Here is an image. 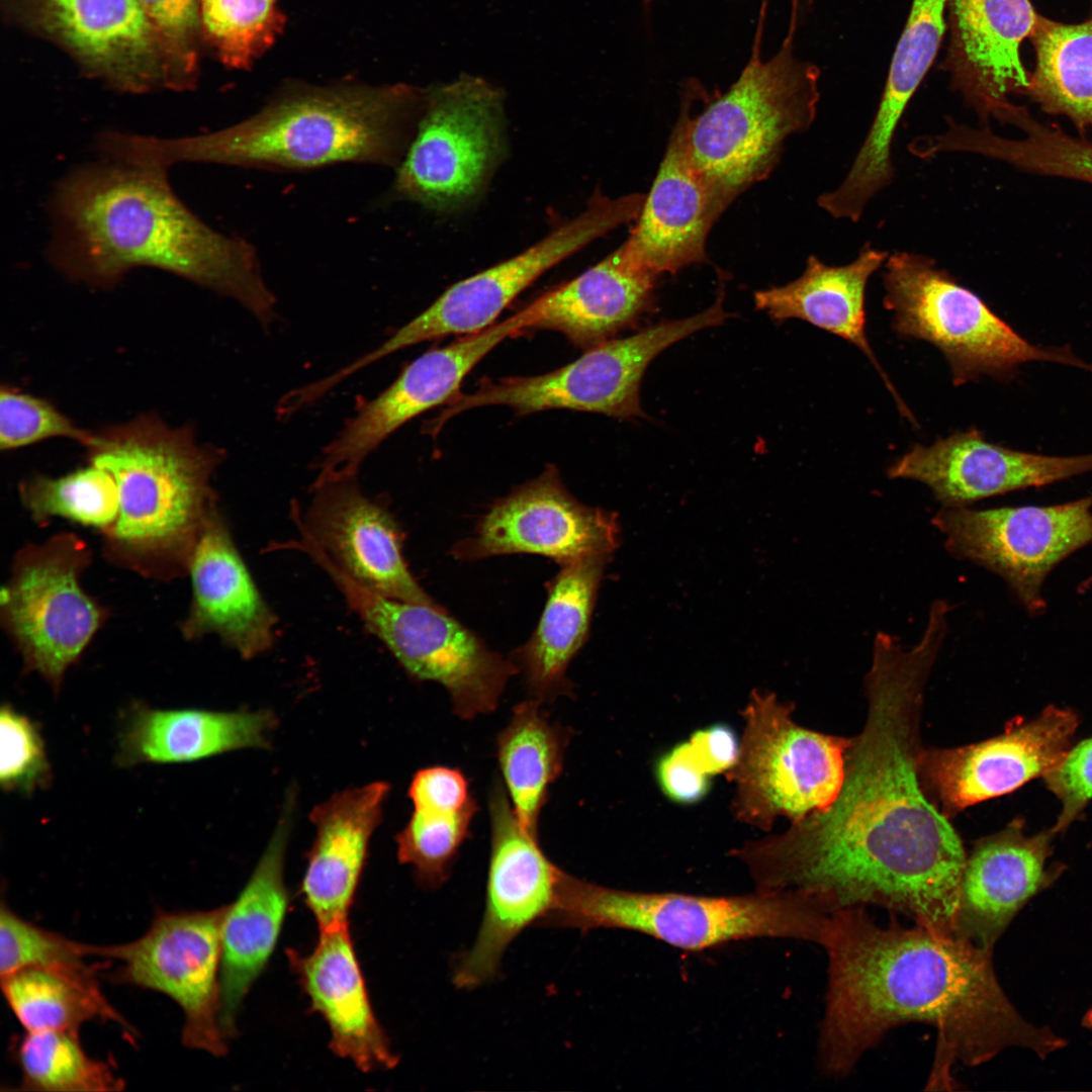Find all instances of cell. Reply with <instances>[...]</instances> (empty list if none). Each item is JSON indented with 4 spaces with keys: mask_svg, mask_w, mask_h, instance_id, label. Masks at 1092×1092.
I'll return each instance as SVG.
<instances>
[{
    "mask_svg": "<svg viewBox=\"0 0 1092 1092\" xmlns=\"http://www.w3.org/2000/svg\"><path fill=\"white\" fill-rule=\"evenodd\" d=\"M942 642L933 628L910 648L876 634L867 718L850 738L837 796L785 832L732 851L755 890L800 893L830 913L880 906L956 934L968 853L918 774L925 685Z\"/></svg>",
    "mask_w": 1092,
    "mask_h": 1092,
    "instance_id": "1",
    "label": "cell"
},
{
    "mask_svg": "<svg viewBox=\"0 0 1092 1092\" xmlns=\"http://www.w3.org/2000/svg\"><path fill=\"white\" fill-rule=\"evenodd\" d=\"M828 957L818 1059L829 1076L848 1075L893 1028L936 1030L928 1088H948L950 1068L982 1065L1009 1048L1041 1059L1067 1041L1026 1021L997 979L992 950L957 935L895 920L876 922L866 907L830 914L821 944Z\"/></svg>",
    "mask_w": 1092,
    "mask_h": 1092,
    "instance_id": "2",
    "label": "cell"
},
{
    "mask_svg": "<svg viewBox=\"0 0 1092 1092\" xmlns=\"http://www.w3.org/2000/svg\"><path fill=\"white\" fill-rule=\"evenodd\" d=\"M50 214L49 259L75 282L113 287L152 267L237 300L265 328L276 318L255 249L196 216L166 170L110 160L81 166L58 182Z\"/></svg>",
    "mask_w": 1092,
    "mask_h": 1092,
    "instance_id": "3",
    "label": "cell"
},
{
    "mask_svg": "<svg viewBox=\"0 0 1092 1092\" xmlns=\"http://www.w3.org/2000/svg\"><path fill=\"white\" fill-rule=\"evenodd\" d=\"M424 95L406 85L302 89L213 132L170 139L125 132L118 154L127 163L163 170L190 162L275 169L393 165Z\"/></svg>",
    "mask_w": 1092,
    "mask_h": 1092,
    "instance_id": "4",
    "label": "cell"
},
{
    "mask_svg": "<svg viewBox=\"0 0 1092 1092\" xmlns=\"http://www.w3.org/2000/svg\"><path fill=\"white\" fill-rule=\"evenodd\" d=\"M88 461L108 470L119 493L115 523L102 535L111 563L168 581L187 574L203 527L218 507L211 484L225 452L193 429L142 415L97 433Z\"/></svg>",
    "mask_w": 1092,
    "mask_h": 1092,
    "instance_id": "5",
    "label": "cell"
},
{
    "mask_svg": "<svg viewBox=\"0 0 1092 1092\" xmlns=\"http://www.w3.org/2000/svg\"><path fill=\"white\" fill-rule=\"evenodd\" d=\"M831 913L795 892L706 896L636 892L564 875L544 925L581 932L599 928L642 933L670 946L700 951L753 938L821 943Z\"/></svg>",
    "mask_w": 1092,
    "mask_h": 1092,
    "instance_id": "6",
    "label": "cell"
},
{
    "mask_svg": "<svg viewBox=\"0 0 1092 1092\" xmlns=\"http://www.w3.org/2000/svg\"><path fill=\"white\" fill-rule=\"evenodd\" d=\"M795 27L770 59L762 60L754 48L727 91L710 96L705 90L703 110L691 109L693 163L725 209L770 174L789 136L815 120L820 70L796 56Z\"/></svg>",
    "mask_w": 1092,
    "mask_h": 1092,
    "instance_id": "7",
    "label": "cell"
},
{
    "mask_svg": "<svg viewBox=\"0 0 1092 1092\" xmlns=\"http://www.w3.org/2000/svg\"><path fill=\"white\" fill-rule=\"evenodd\" d=\"M883 272L884 305L902 337L926 341L947 360L953 383L1010 376L1021 364L1050 361L1092 371L1067 348L1030 344L972 290L929 256L889 254Z\"/></svg>",
    "mask_w": 1092,
    "mask_h": 1092,
    "instance_id": "8",
    "label": "cell"
},
{
    "mask_svg": "<svg viewBox=\"0 0 1092 1092\" xmlns=\"http://www.w3.org/2000/svg\"><path fill=\"white\" fill-rule=\"evenodd\" d=\"M724 292L713 305L680 320H662L623 338L585 350L576 360L548 373L483 379L471 393H458L433 421L439 430L454 416L479 406L507 405L518 415L553 408L603 414L621 420L646 418L640 403V384L649 363L674 343L710 327L729 313Z\"/></svg>",
    "mask_w": 1092,
    "mask_h": 1092,
    "instance_id": "9",
    "label": "cell"
},
{
    "mask_svg": "<svg viewBox=\"0 0 1092 1092\" xmlns=\"http://www.w3.org/2000/svg\"><path fill=\"white\" fill-rule=\"evenodd\" d=\"M334 581L367 631L381 641L405 672L435 681L448 693L462 719L493 712L511 676V659L492 651L442 606L410 603L375 594L347 577L323 555L310 554Z\"/></svg>",
    "mask_w": 1092,
    "mask_h": 1092,
    "instance_id": "10",
    "label": "cell"
},
{
    "mask_svg": "<svg viewBox=\"0 0 1092 1092\" xmlns=\"http://www.w3.org/2000/svg\"><path fill=\"white\" fill-rule=\"evenodd\" d=\"M91 561L82 538L59 533L17 551L0 592L1 624L24 671L37 673L55 694L109 617L81 585Z\"/></svg>",
    "mask_w": 1092,
    "mask_h": 1092,
    "instance_id": "11",
    "label": "cell"
},
{
    "mask_svg": "<svg viewBox=\"0 0 1092 1092\" xmlns=\"http://www.w3.org/2000/svg\"><path fill=\"white\" fill-rule=\"evenodd\" d=\"M794 706L753 691L742 711L744 732L736 765L732 810L743 823L769 830L778 817L792 822L826 808L845 772L850 738L798 725Z\"/></svg>",
    "mask_w": 1092,
    "mask_h": 1092,
    "instance_id": "12",
    "label": "cell"
},
{
    "mask_svg": "<svg viewBox=\"0 0 1092 1092\" xmlns=\"http://www.w3.org/2000/svg\"><path fill=\"white\" fill-rule=\"evenodd\" d=\"M645 194L612 198L599 190L586 207L523 252L450 286L429 307L391 334L376 349L336 372L343 381L359 370L410 346L450 335L479 333L536 279L593 241L636 220Z\"/></svg>",
    "mask_w": 1092,
    "mask_h": 1092,
    "instance_id": "13",
    "label": "cell"
},
{
    "mask_svg": "<svg viewBox=\"0 0 1092 1092\" xmlns=\"http://www.w3.org/2000/svg\"><path fill=\"white\" fill-rule=\"evenodd\" d=\"M417 134L393 183L397 196L435 211H449L480 191L504 148V95L478 77L425 93Z\"/></svg>",
    "mask_w": 1092,
    "mask_h": 1092,
    "instance_id": "14",
    "label": "cell"
},
{
    "mask_svg": "<svg viewBox=\"0 0 1092 1092\" xmlns=\"http://www.w3.org/2000/svg\"><path fill=\"white\" fill-rule=\"evenodd\" d=\"M226 906L158 913L140 938L91 945L89 956L120 963L116 979L171 998L182 1010L185 1046L220 1057L228 1051L219 1023L220 935Z\"/></svg>",
    "mask_w": 1092,
    "mask_h": 1092,
    "instance_id": "15",
    "label": "cell"
},
{
    "mask_svg": "<svg viewBox=\"0 0 1092 1092\" xmlns=\"http://www.w3.org/2000/svg\"><path fill=\"white\" fill-rule=\"evenodd\" d=\"M1091 509L1092 495L1046 507H942L931 523L948 553L1000 575L1023 606L1037 613L1045 608L1046 575L1092 542Z\"/></svg>",
    "mask_w": 1092,
    "mask_h": 1092,
    "instance_id": "16",
    "label": "cell"
},
{
    "mask_svg": "<svg viewBox=\"0 0 1092 1092\" xmlns=\"http://www.w3.org/2000/svg\"><path fill=\"white\" fill-rule=\"evenodd\" d=\"M490 854L483 917L471 947L454 967L453 983L471 990L491 979L512 941L543 924L552 912L563 872L548 858L538 837L520 824L503 785L489 798Z\"/></svg>",
    "mask_w": 1092,
    "mask_h": 1092,
    "instance_id": "17",
    "label": "cell"
},
{
    "mask_svg": "<svg viewBox=\"0 0 1092 1092\" xmlns=\"http://www.w3.org/2000/svg\"><path fill=\"white\" fill-rule=\"evenodd\" d=\"M530 322L524 307L502 323L417 357L387 388L363 401L324 447L314 481L357 477L363 461L386 438L412 419L453 399L470 371L507 338L528 330Z\"/></svg>",
    "mask_w": 1092,
    "mask_h": 1092,
    "instance_id": "18",
    "label": "cell"
},
{
    "mask_svg": "<svg viewBox=\"0 0 1092 1092\" xmlns=\"http://www.w3.org/2000/svg\"><path fill=\"white\" fill-rule=\"evenodd\" d=\"M15 23L62 48L88 76L126 93L166 89L157 35L139 0H4Z\"/></svg>",
    "mask_w": 1092,
    "mask_h": 1092,
    "instance_id": "19",
    "label": "cell"
},
{
    "mask_svg": "<svg viewBox=\"0 0 1092 1092\" xmlns=\"http://www.w3.org/2000/svg\"><path fill=\"white\" fill-rule=\"evenodd\" d=\"M1079 725L1076 712L1046 707L1031 720L1011 721L997 736L951 748H921V785L948 819L975 804L1012 793L1044 777L1064 759Z\"/></svg>",
    "mask_w": 1092,
    "mask_h": 1092,
    "instance_id": "20",
    "label": "cell"
},
{
    "mask_svg": "<svg viewBox=\"0 0 1092 1092\" xmlns=\"http://www.w3.org/2000/svg\"><path fill=\"white\" fill-rule=\"evenodd\" d=\"M620 536L614 512L580 503L567 490L558 469L548 465L496 500L474 533L453 545L451 554L471 561L529 553L563 565L587 556H612Z\"/></svg>",
    "mask_w": 1092,
    "mask_h": 1092,
    "instance_id": "21",
    "label": "cell"
},
{
    "mask_svg": "<svg viewBox=\"0 0 1092 1092\" xmlns=\"http://www.w3.org/2000/svg\"><path fill=\"white\" fill-rule=\"evenodd\" d=\"M298 542L322 554L357 584L381 596L439 606L403 556V533L387 506L365 494L356 477L312 483L306 510L292 505Z\"/></svg>",
    "mask_w": 1092,
    "mask_h": 1092,
    "instance_id": "22",
    "label": "cell"
},
{
    "mask_svg": "<svg viewBox=\"0 0 1092 1092\" xmlns=\"http://www.w3.org/2000/svg\"><path fill=\"white\" fill-rule=\"evenodd\" d=\"M946 13L949 38L940 69L983 126L1000 121L1014 104L1009 97L1027 93L1030 73L1020 49L1040 15L1030 0H946Z\"/></svg>",
    "mask_w": 1092,
    "mask_h": 1092,
    "instance_id": "23",
    "label": "cell"
},
{
    "mask_svg": "<svg viewBox=\"0 0 1092 1092\" xmlns=\"http://www.w3.org/2000/svg\"><path fill=\"white\" fill-rule=\"evenodd\" d=\"M682 89L678 119L658 172L623 243L656 276L706 261L707 237L725 210L693 163L688 139L693 95L688 85Z\"/></svg>",
    "mask_w": 1092,
    "mask_h": 1092,
    "instance_id": "24",
    "label": "cell"
},
{
    "mask_svg": "<svg viewBox=\"0 0 1092 1092\" xmlns=\"http://www.w3.org/2000/svg\"><path fill=\"white\" fill-rule=\"evenodd\" d=\"M1088 471H1092V454L1060 457L1017 451L991 443L970 429L929 446H913L889 467L888 476L927 485L942 507H967Z\"/></svg>",
    "mask_w": 1092,
    "mask_h": 1092,
    "instance_id": "25",
    "label": "cell"
},
{
    "mask_svg": "<svg viewBox=\"0 0 1092 1092\" xmlns=\"http://www.w3.org/2000/svg\"><path fill=\"white\" fill-rule=\"evenodd\" d=\"M187 574L192 600L180 631L186 640L218 637L244 659L269 651L277 618L259 589L219 507L208 517Z\"/></svg>",
    "mask_w": 1092,
    "mask_h": 1092,
    "instance_id": "26",
    "label": "cell"
},
{
    "mask_svg": "<svg viewBox=\"0 0 1092 1092\" xmlns=\"http://www.w3.org/2000/svg\"><path fill=\"white\" fill-rule=\"evenodd\" d=\"M1051 829L1028 835L1014 819L1004 829L978 840L962 874L956 935L993 950L1021 908L1048 889L1063 866L1051 864Z\"/></svg>",
    "mask_w": 1092,
    "mask_h": 1092,
    "instance_id": "27",
    "label": "cell"
},
{
    "mask_svg": "<svg viewBox=\"0 0 1092 1092\" xmlns=\"http://www.w3.org/2000/svg\"><path fill=\"white\" fill-rule=\"evenodd\" d=\"M287 957L312 1009L330 1028L332 1052L365 1073L394 1068L398 1058L370 1005L349 923L320 930L309 954L288 949Z\"/></svg>",
    "mask_w": 1092,
    "mask_h": 1092,
    "instance_id": "28",
    "label": "cell"
},
{
    "mask_svg": "<svg viewBox=\"0 0 1092 1092\" xmlns=\"http://www.w3.org/2000/svg\"><path fill=\"white\" fill-rule=\"evenodd\" d=\"M291 801L247 885L226 905L220 935L219 1023L228 1039L240 1006L276 945L288 905L284 855Z\"/></svg>",
    "mask_w": 1092,
    "mask_h": 1092,
    "instance_id": "29",
    "label": "cell"
},
{
    "mask_svg": "<svg viewBox=\"0 0 1092 1092\" xmlns=\"http://www.w3.org/2000/svg\"><path fill=\"white\" fill-rule=\"evenodd\" d=\"M657 277L641 267L622 244L526 306L529 330L558 332L574 346L590 349L612 340L653 308Z\"/></svg>",
    "mask_w": 1092,
    "mask_h": 1092,
    "instance_id": "30",
    "label": "cell"
},
{
    "mask_svg": "<svg viewBox=\"0 0 1092 1092\" xmlns=\"http://www.w3.org/2000/svg\"><path fill=\"white\" fill-rule=\"evenodd\" d=\"M388 793L387 783L374 782L337 793L311 811L315 839L301 892L320 930L349 923L370 837Z\"/></svg>",
    "mask_w": 1092,
    "mask_h": 1092,
    "instance_id": "31",
    "label": "cell"
},
{
    "mask_svg": "<svg viewBox=\"0 0 1092 1092\" xmlns=\"http://www.w3.org/2000/svg\"><path fill=\"white\" fill-rule=\"evenodd\" d=\"M277 719L271 711L158 709L132 704L118 732L115 761L182 763L243 748H267Z\"/></svg>",
    "mask_w": 1092,
    "mask_h": 1092,
    "instance_id": "32",
    "label": "cell"
},
{
    "mask_svg": "<svg viewBox=\"0 0 1092 1092\" xmlns=\"http://www.w3.org/2000/svg\"><path fill=\"white\" fill-rule=\"evenodd\" d=\"M888 256L887 251L870 243L861 247L854 260L844 265H828L811 255L799 278L783 286L756 291L754 303L774 321L799 318L856 346L882 375L899 408L906 413L907 408L883 372L866 332L867 286Z\"/></svg>",
    "mask_w": 1092,
    "mask_h": 1092,
    "instance_id": "33",
    "label": "cell"
},
{
    "mask_svg": "<svg viewBox=\"0 0 1092 1092\" xmlns=\"http://www.w3.org/2000/svg\"><path fill=\"white\" fill-rule=\"evenodd\" d=\"M610 558L594 555L560 565V571L548 582L540 620L528 641L511 657L532 699L543 704L572 694L566 671L588 638L598 590Z\"/></svg>",
    "mask_w": 1092,
    "mask_h": 1092,
    "instance_id": "34",
    "label": "cell"
},
{
    "mask_svg": "<svg viewBox=\"0 0 1092 1092\" xmlns=\"http://www.w3.org/2000/svg\"><path fill=\"white\" fill-rule=\"evenodd\" d=\"M945 16L946 0H912L876 114L847 172L849 182L861 191H883L895 179V133L937 56L947 28Z\"/></svg>",
    "mask_w": 1092,
    "mask_h": 1092,
    "instance_id": "35",
    "label": "cell"
},
{
    "mask_svg": "<svg viewBox=\"0 0 1092 1092\" xmlns=\"http://www.w3.org/2000/svg\"><path fill=\"white\" fill-rule=\"evenodd\" d=\"M530 698L518 704L496 737L504 788L521 826L538 837L539 819L551 785L563 768L571 733L552 723Z\"/></svg>",
    "mask_w": 1092,
    "mask_h": 1092,
    "instance_id": "36",
    "label": "cell"
},
{
    "mask_svg": "<svg viewBox=\"0 0 1092 1092\" xmlns=\"http://www.w3.org/2000/svg\"><path fill=\"white\" fill-rule=\"evenodd\" d=\"M1 987L26 1032L78 1031L91 1020L111 1021L132 1030L86 964L24 968L1 976Z\"/></svg>",
    "mask_w": 1092,
    "mask_h": 1092,
    "instance_id": "37",
    "label": "cell"
},
{
    "mask_svg": "<svg viewBox=\"0 0 1092 1092\" xmlns=\"http://www.w3.org/2000/svg\"><path fill=\"white\" fill-rule=\"evenodd\" d=\"M1030 38L1035 66L1026 95L1082 136L1092 132V17L1063 23L1040 16Z\"/></svg>",
    "mask_w": 1092,
    "mask_h": 1092,
    "instance_id": "38",
    "label": "cell"
},
{
    "mask_svg": "<svg viewBox=\"0 0 1092 1092\" xmlns=\"http://www.w3.org/2000/svg\"><path fill=\"white\" fill-rule=\"evenodd\" d=\"M20 502L37 524L64 518L107 531L119 513V493L112 474L91 462L63 476L33 474L19 486Z\"/></svg>",
    "mask_w": 1092,
    "mask_h": 1092,
    "instance_id": "39",
    "label": "cell"
},
{
    "mask_svg": "<svg viewBox=\"0 0 1092 1092\" xmlns=\"http://www.w3.org/2000/svg\"><path fill=\"white\" fill-rule=\"evenodd\" d=\"M16 1052L23 1090L105 1092L125 1084L111 1066L84 1051L78 1031L26 1032Z\"/></svg>",
    "mask_w": 1092,
    "mask_h": 1092,
    "instance_id": "40",
    "label": "cell"
},
{
    "mask_svg": "<svg viewBox=\"0 0 1092 1092\" xmlns=\"http://www.w3.org/2000/svg\"><path fill=\"white\" fill-rule=\"evenodd\" d=\"M414 811L396 835L397 857L413 868L417 881L437 889L448 879L463 842L469 837L478 811L475 799L461 806L414 804Z\"/></svg>",
    "mask_w": 1092,
    "mask_h": 1092,
    "instance_id": "41",
    "label": "cell"
},
{
    "mask_svg": "<svg viewBox=\"0 0 1092 1092\" xmlns=\"http://www.w3.org/2000/svg\"><path fill=\"white\" fill-rule=\"evenodd\" d=\"M278 0H200L201 38L228 67L247 69L281 33Z\"/></svg>",
    "mask_w": 1092,
    "mask_h": 1092,
    "instance_id": "42",
    "label": "cell"
},
{
    "mask_svg": "<svg viewBox=\"0 0 1092 1092\" xmlns=\"http://www.w3.org/2000/svg\"><path fill=\"white\" fill-rule=\"evenodd\" d=\"M159 40L166 88L192 89L198 75L200 0H139Z\"/></svg>",
    "mask_w": 1092,
    "mask_h": 1092,
    "instance_id": "43",
    "label": "cell"
},
{
    "mask_svg": "<svg viewBox=\"0 0 1092 1092\" xmlns=\"http://www.w3.org/2000/svg\"><path fill=\"white\" fill-rule=\"evenodd\" d=\"M95 433L77 426L53 403L9 385L0 390V448L12 451L53 438H66L85 448Z\"/></svg>",
    "mask_w": 1092,
    "mask_h": 1092,
    "instance_id": "44",
    "label": "cell"
},
{
    "mask_svg": "<svg viewBox=\"0 0 1092 1092\" xmlns=\"http://www.w3.org/2000/svg\"><path fill=\"white\" fill-rule=\"evenodd\" d=\"M46 743L36 722L10 704L0 710V785L8 793L31 794L51 781Z\"/></svg>",
    "mask_w": 1092,
    "mask_h": 1092,
    "instance_id": "45",
    "label": "cell"
},
{
    "mask_svg": "<svg viewBox=\"0 0 1092 1092\" xmlns=\"http://www.w3.org/2000/svg\"><path fill=\"white\" fill-rule=\"evenodd\" d=\"M88 944L33 924L2 903L0 911V974L29 967L81 966Z\"/></svg>",
    "mask_w": 1092,
    "mask_h": 1092,
    "instance_id": "46",
    "label": "cell"
},
{
    "mask_svg": "<svg viewBox=\"0 0 1092 1092\" xmlns=\"http://www.w3.org/2000/svg\"><path fill=\"white\" fill-rule=\"evenodd\" d=\"M1043 780L1061 802V812L1052 827L1057 834L1066 830L1092 800V737L1072 745Z\"/></svg>",
    "mask_w": 1092,
    "mask_h": 1092,
    "instance_id": "47",
    "label": "cell"
},
{
    "mask_svg": "<svg viewBox=\"0 0 1092 1092\" xmlns=\"http://www.w3.org/2000/svg\"><path fill=\"white\" fill-rule=\"evenodd\" d=\"M657 783L663 794L678 804H695L705 798L710 778L697 761L689 741L662 754L655 765Z\"/></svg>",
    "mask_w": 1092,
    "mask_h": 1092,
    "instance_id": "48",
    "label": "cell"
},
{
    "mask_svg": "<svg viewBox=\"0 0 1092 1092\" xmlns=\"http://www.w3.org/2000/svg\"><path fill=\"white\" fill-rule=\"evenodd\" d=\"M701 767L710 776L730 771L737 763L740 745L734 730L717 723L695 731L688 740Z\"/></svg>",
    "mask_w": 1092,
    "mask_h": 1092,
    "instance_id": "49",
    "label": "cell"
},
{
    "mask_svg": "<svg viewBox=\"0 0 1092 1092\" xmlns=\"http://www.w3.org/2000/svg\"><path fill=\"white\" fill-rule=\"evenodd\" d=\"M1083 1025L1092 1030V1008L1087 1011L1083 1017Z\"/></svg>",
    "mask_w": 1092,
    "mask_h": 1092,
    "instance_id": "50",
    "label": "cell"
},
{
    "mask_svg": "<svg viewBox=\"0 0 1092 1092\" xmlns=\"http://www.w3.org/2000/svg\"><path fill=\"white\" fill-rule=\"evenodd\" d=\"M1092 586V576L1083 581L1079 587L1080 590H1086Z\"/></svg>",
    "mask_w": 1092,
    "mask_h": 1092,
    "instance_id": "51",
    "label": "cell"
}]
</instances>
